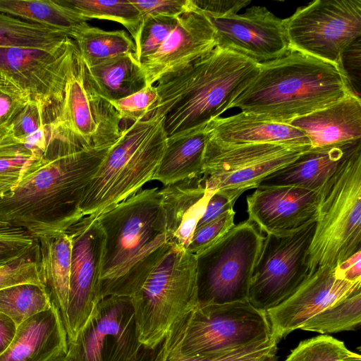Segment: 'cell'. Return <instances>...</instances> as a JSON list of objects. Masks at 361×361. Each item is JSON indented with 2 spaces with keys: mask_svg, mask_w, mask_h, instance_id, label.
<instances>
[{
  "mask_svg": "<svg viewBox=\"0 0 361 361\" xmlns=\"http://www.w3.org/2000/svg\"><path fill=\"white\" fill-rule=\"evenodd\" d=\"M110 147L50 140L26 166L15 189L0 197V221L37 240L65 233L85 216L81 205L86 189Z\"/></svg>",
  "mask_w": 361,
  "mask_h": 361,
  "instance_id": "obj_1",
  "label": "cell"
},
{
  "mask_svg": "<svg viewBox=\"0 0 361 361\" xmlns=\"http://www.w3.org/2000/svg\"><path fill=\"white\" fill-rule=\"evenodd\" d=\"M259 64L216 47L156 82L158 99L150 110L164 116L168 137L205 128L229 109L256 77Z\"/></svg>",
  "mask_w": 361,
  "mask_h": 361,
  "instance_id": "obj_2",
  "label": "cell"
},
{
  "mask_svg": "<svg viewBox=\"0 0 361 361\" xmlns=\"http://www.w3.org/2000/svg\"><path fill=\"white\" fill-rule=\"evenodd\" d=\"M97 217L104 233L100 299L130 297L170 243L159 189H142Z\"/></svg>",
  "mask_w": 361,
  "mask_h": 361,
  "instance_id": "obj_3",
  "label": "cell"
},
{
  "mask_svg": "<svg viewBox=\"0 0 361 361\" xmlns=\"http://www.w3.org/2000/svg\"><path fill=\"white\" fill-rule=\"evenodd\" d=\"M349 92L348 82L336 66L290 49L281 58L260 63L256 77L229 109L238 108L258 119L288 124Z\"/></svg>",
  "mask_w": 361,
  "mask_h": 361,
  "instance_id": "obj_4",
  "label": "cell"
},
{
  "mask_svg": "<svg viewBox=\"0 0 361 361\" xmlns=\"http://www.w3.org/2000/svg\"><path fill=\"white\" fill-rule=\"evenodd\" d=\"M167 138L159 114L123 128L86 189L81 205L84 216H98L153 180Z\"/></svg>",
  "mask_w": 361,
  "mask_h": 361,
  "instance_id": "obj_5",
  "label": "cell"
},
{
  "mask_svg": "<svg viewBox=\"0 0 361 361\" xmlns=\"http://www.w3.org/2000/svg\"><path fill=\"white\" fill-rule=\"evenodd\" d=\"M130 298L140 341L144 347L153 348L198 303L196 256L169 243Z\"/></svg>",
  "mask_w": 361,
  "mask_h": 361,
  "instance_id": "obj_6",
  "label": "cell"
},
{
  "mask_svg": "<svg viewBox=\"0 0 361 361\" xmlns=\"http://www.w3.org/2000/svg\"><path fill=\"white\" fill-rule=\"evenodd\" d=\"M361 250V147L318 190L316 226L307 256L308 275L334 269Z\"/></svg>",
  "mask_w": 361,
  "mask_h": 361,
  "instance_id": "obj_7",
  "label": "cell"
},
{
  "mask_svg": "<svg viewBox=\"0 0 361 361\" xmlns=\"http://www.w3.org/2000/svg\"><path fill=\"white\" fill-rule=\"evenodd\" d=\"M271 337L267 312L248 301L201 304L166 336V355L179 357L226 354Z\"/></svg>",
  "mask_w": 361,
  "mask_h": 361,
  "instance_id": "obj_8",
  "label": "cell"
},
{
  "mask_svg": "<svg viewBox=\"0 0 361 361\" xmlns=\"http://www.w3.org/2000/svg\"><path fill=\"white\" fill-rule=\"evenodd\" d=\"M121 123L114 107L92 85L77 48L62 98L47 123L49 140L82 148L107 147L121 137Z\"/></svg>",
  "mask_w": 361,
  "mask_h": 361,
  "instance_id": "obj_9",
  "label": "cell"
},
{
  "mask_svg": "<svg viewBox=\"0 0 361 361\" xmlns=\"http://www.w3.org/2000/svg\"><path fill=\"white\" fill-rule=\"evenodd\" d=\"M264 236L245 220L197 255L198 303L248 301Z\"/></svg>",
  "mask_w": 361,
  "mask_h": 361,
  "instance_id": "obj_10",
  "label": "cell"
},
{
  "mask_svg": "<svg viewBox=\"0 0 361 361\" xmlns=\"http://www.w3.org/2000/svg\"><path fill=\"white\" fill-rule=\"evenodd\" d=\"M284 20L290 49L338 68L344 50L361 38V0H316Z\"/></svg>",
  "mask_w": 361,
  "mask_h": 361,
  "instance_id": "obj_11",
  "label": "cell"
},
{
  "mask_svg": "<svg viewBox=\"0 0 361 361\" xmlns=\"http://www.w3.org/2000/svg\"><path fill=\"white\" fill-rule=\"evenodd\" d=\"M312 147L279 144H233L209 137L202 173L205 187L214 191L257 188L274 172Z\"/></svg>",
  "mask_w": 361,
  "mask_h": 361,
  "instance_id": "obj_12",
  "label": "cell"
},
{
  "mask_svg": "<svg viewBox=\"0 0 361 361\" xmlns=\"http://www.w3.org/2000/svg\"><path fill=\"white\" fill-rule=\"evenodd\" d=\"M312 221L286 234H267L250 287L248 302L267 312L290 297L308 275Z\"/></svg>",
  "mask_w": 361,
  "mask_h": 361,
  "instance_id": "obj_13",
  "label": "cell"
},
{
  "mask_svg": "<svg viewBox=\"0 0 361 361\" xmlns=\"http://www.w3.org/2000/svg\"><path fill=\"white\" fill-rule=\"evenodd\" d=\"M140 341L130 297L102 298L75 338L68 342V361H135Z\"/></svg>",
  "mask_w": 361,
  "mask_h": 361,
  "instance_id": "obj_14",
  "label": "cell"
},
{
  "mask_svg": "<svg viewBox=\"0 0 361 361\" xmlns=\"http://www.w3.org/2000/svg\"><path fill=\"white\" fill-rule=\"evenodd\" d=\"M77 46L69 37L49 48L0 47V75L25 90L53 116Z\"/></svg>",
  "mask_w": 361,
  "mask_h": 361,
  "instance_id": "obj_15",
  "label": "cell"
},
{
  "mask_svg": "<svg viewBox=\"0 0 361 361\" xmlns=\"http://www.w3.org/2000/svg\"><path fill=\"white\" fill-rule=\"evenodd\" d=\"M72 241L65 329L73 341L100 301L104 233L97 217L85 216L66 231Z\"/></svg>",
  "mask_w": 361,
  "mask_h": 361,
  "instance_id": "obj_16",
  "label": "cell"
},
{
  "mask_svg": "<svg viewBox=\"0 0 361 361\" xmlns=\"http://www.w3.org/2000/svg\"><path fill=\"white\" fill-rule=\"evenodd\" d=\"M208 17L215 30L217 47L258 64L281 58L290 50L285 20L264 6H251L242 14Z\"/></svg>",
  "mask_w": 361,
  "mask_h": 361,
  "instance_id": "obj_17",
  "label": "cell"
},
{
  "mask_svg": "<svg viewBox=\"0 0 361 361\" xmlns=\"http://www.w3.org/2000/svg\"><path fill=\"white\" fill-rule=\"evenodd\" d=\"M361 286L337 279L334 269L322 267L307 275L286 300L267 311L271 336L279 343L311 317L350 294Z\"/></svg>",
  "mask_w": 361,
  "mask_h": 361,
  "instance_id": "obj_18",
  "label": "cell"
},
{
  "mask_svg": "<svg viewBox=\"0 0 361 361\" xmlns=\"http://www.w3.org/2000/svg\"><path fill=\"white\" fill-rule=\"evenodd\" d=\"M216 47L212 23L192 0L191 7L179 16L177 25L159 49L141 63L146 85L183 68Z\"/></svg>",
  "mask_w": 361,
  "mask_h": 361,
  "instance_id": "obj_19",
  "label": "cell"
},
{
  "mask_svg": "<svg viewBox=\"0 0 361 361\" xmlns=\"http://www.w3.org/2000/svg\"><path fill=\"white\" fill-rule=\"evenodd\" d=\"M318 190L293 186H259L247 197V220L267 234L294 232L316 221Z\"/></svg>",
  "mask_w": 361,
  "mask_h": 361,
  "instance_id": "obj_20",
  "label": "cell"
},
{
  "mask_svg": "<svg viewBox=\"0 0 361 361\" xmlns=\"http://www.w3.org/2000/svg\"><path fill=\"white\" fill-rule=\"evenodd\" d=\"M159 192L169 242L187 249L216 191L205 187L201 176L164 186Z\"/></svg>",
  "mask_w": 361,
  "mask_h": 361,
  "instance_id": "obj_21",
  "label": "cell"
},
{
  "mask_svg": "<svg viewBox=\"0 0 361 361\" xmlns=\"http://www.w3.org/2000/svg\"><path fill=\"white\" fill-rule=\"evenodd\" d=\"M68 337L58 310L52 305L18 326L0 361H51L66 355Z\"/></svg>",
  "mask_w": 361,
  "mask_h": 361,
  "instance_id": "obj_22",
  "label": "cell"
},
{
  "mask_svg": "<svg viewBox=\"0 0 361 361\" xmlns=\"http://www.w3.org/2000/svg\"><path fill=\"white\" fill-rule=\"evenodd\" d=\"M360 147L361 140H357L311 148L286 166L267 177L259 186H293L318 190Z\"/></svg>",
  "mask_w": 361,
  "mask_h": 361,
  "instance_id": "obj_23",
  "label": "cell"
},
{
  "mask_svg": "<svg viewBox=\"0 0 361 361\" xmlns=\"http://www.w3.org/2000/svg\"><path fill=\"white\" fill-rule=\"evenodd\" d=\"M288 124L303 132L312 148L361 140V99L349 92L335 103Z\"/></svg>",
  "mask_w": 361,
  "mask_h": 361,
  "instance_id": "obj_24",
  "label": "cell"
},
{
  "mask_svg": "<svg viewBox=\"0 0 361 361\" xmlns=\"http://www.w3.org/2000/svg\"><path fill=\"white\" fill-rule=\"evenodd\" d=\"M204 129L209 137L228 143L311 147L307 136L299 129L287 123L258 119L243 112L216 118Z\"/></svg>",
  "mask_w": 361,
  "mask_h": 361,
  "instance_id": "obj_25",
  "label": "cell"
},
{
  "mask_svg": "<svg viewBox=\"0 0 361 361\" xmlns=\"http://www.w3.org/2000/svg\"><path fill=\"white\" fill-rule=\"evenodd\" d=\"M37 241L42 283L65 327L71 278V238L65 232L54 237L40 238Z\"/></svg>",
  "mask_w": 361,
  "mask_h": 361,
  "instance_id": "obj_26",
  "label": "cell"
},
{
  "mask_svg": "<svg viewBox=\"0 0 361 361\" xmlns=\"http://www.w3.org/2000/svg\"><path fill=\"white\" fill-rule=\"evenodd\" d=\"M208 134L204 128L168 137L153 180L164 186L202 176Z\"/></svg>",
  "mask_w": 361,
  "mask_h": 361,
  "instance_id": "obj_27",
  "label": "cell"
},
{
  "mask_svg": "<svg viewBox=\"0 0 361 361\" xmlns=\"http://www.w3.org/2000/svg\"><path fill=\"white\" fill-rule=\"evenodd\" d=\"M86 68L97 92L108 101L129 96L146 86L145 75L135 54L118 56L86 66Z\"/></svg>",
  "mask_w": 361,
  "mask_h": 361,
  "instance_id": "obj_28",
  "label": "cell"
},
{
  "mask_svg": "<svg viewBox=\"0 0 361 361\" xmlns=\"http://www.w3.org/2000/svg\"><path fill=\"white\" fill-rule=\"evenodd\" d=\"M0 12L71 33L88 20L57 0H0Z\"/></svg>",
  "mask_w": 361,
  "mask_h": 361,
  "instance_id": "obj_29",
  "label": "cell"
},
{
  "mask_svg": "<svg viewBox=\"0 0 361 361\" xmlns=\"http://www.w3.org/2000/svg\"><path fill=\"white\" fill-rule=\"evenodd\" d=\"M69 37L75 42L87 66L127 54H136L133 38L122 30L106 31L85 23L73 31Z\"/></svg>",
  "mask_w": 361,
  "mask_h": 361,
  "instance_id": "obj_30",
  "label": "cell"
},
{
  "mask_svg": "<svg viewBox=\"0 0 361 361\" xmlns=\"http://www.w3.org/2000/svg\"><path fill=\"white\" fill-rule=\"evenodd\" d=\"M87 20H109L123 25L131 34L137 47L142 25L140 11L130 0H57Z\"/></svg>",
  "mask_w": 361,
  "mask_h": 361,
  "instance_id": "obj_31",
  "label": "cell"
},
{
  "mask_svg": "<svg viewBox=\"0 0 361 361\" xmlns=\"http://www.w3.org/2000/svg\"><path fill=\"white\" fill-rule=\"evenodd\" d=\"M62 31L0 12V47H51L66 38Z\"/></svg>",
  "mask_w": 361,
  "mask_h": 361,
  "instance_id": "obj_32",
  "label": "cell"
},
{
  "mask_svg": "<svg viewBox=\"0 0 361 361\" xmlns=\"http://www.w3.org/2000/svg\"><path fill=\"white\" fill-rule=\"evenodd\" d=\"M361 323V286L311 317L300 329L320 334L355 330Z\"/></svg>",
  "mask_w": 361,
  "mask_h": 361,
  "instance_id": "obj_33",
  "label": "cell"
},
{
  "mask_svg": "<svg viewBox=\"0 0 361 361\" xmlns=\"http://www.w3.org/2000/svg\"><path fill=\"white\" fill-rule=\"evenodd\" d=\"M51 306L42 285L22 283L0 290V313L10 317L17 326Z\"/></svg>",
  "mask_w": 361,
  "mask_h": 361,
  "instance_id": "obj_34",
  "label": "cell"
},
{
  "mask_svg": "<svg viewBox=\"0 0 361 361\" xmlns=\"http://www.w3.org/2000/svg\"><path fill=\"white\" fill-rule=\"evenodd\" d=\"M42 153L17 140L10 131L0 138V197L15 189L26 166Z\"/></svg>",
  "mask_w": 361,
  "mask_h": 361,
  "instance_id": "obj_35",
  "label": "cell"
},
{
  "mask_svg": "<svg viewBox=\"0 0 361 361\" xmlns=\"http://www.w3.org/2000/svg\"><path fill=\"white\" fill-rule=\"evenodd\" d=\"M351 353L343 341L319 335L300 342L284 361H341Z\"/></svg>",
  "mask_w": 361,
  "mask_h": 361,
  "instance_id": "obj_36",
  "label": "cell"
},
{
  "mask_svg": "<svg viewBox=\"0 0 361 361\" xmlns=\"http://www.w3.org/2000/svg\"><path fill=\"white\" fill-rule=\"evenodd\" d=\"M46 108L40 102L31 99L14 120L10 132L23 143L28 140L43 141L48 137V118Z\"/></svg>",
  "mask_w": 361,
  "mask_h": 361,
  "instance_id": "obj_37",
  "label": "cell"
},
{
  "mask_svg": "<svg viewBox=\"0 0 361 361\" xmlns=\"http://www.w3.org/2000/svg\"><path fill=\"white\" fill-rule=\"evenodd\" d=\"M178 18L159 16L143 20L136 47V57L140 63L159 49L177 25Z\"/></svg>",
  "mask_w": 361,
  "mask_h": 361,
  "instance_id": "obj_38",
  "label": "cell"
},
{
  "mask_svg": "<svg viewBox=\"0 0 361 361\" xmlns=\"http://www.w3.org/2000/svg\"><path fill=\"white\" fill-rule=\"evenodd\" d=\"M37 239L25 230L0 221V266L38 250Z\"/></svg>",
  "mask_w": 361,
  "mask_h": 361,
  "instance_id": "obj_39",
  "label": "cell"
},
{
  "mask_svg": "<svg viewBox=\"0 0 361 361\" xmlns=\"http://www.w3.org/2000/svg\"><path fill=\"white\" fill-rule=\"evenodd\" d=\"M30 100L25 90L0 75V138L8 133L14 120Z\"/></svg>",
  "mask_w": 361,
  "mask_h": 361,
  "instance_id": "obj_40",
  "label": "cell"
},
{
  "mask_svg": "<svg viewBox=\"0 0 361 361\" xmlns=\"http://www.w3.org/2000/svg\"><path fill=\"white\" fill-rule=\"evenodd\" d=\"M277 344L278 342L271 336L226 354L193 357L166 355L165 361H274Z\"/></svg>",
  "mask_w": 361,
  "mask_h": 361,
  "instance_id": "obj_41",
  "label": "cell"
},
{
  "mask_svg": "<svg viewBox=\"0 0 361 361\" xmlns=\"http://www.w3.org/2000/svg\"><path fill=\"white\" fill-rule=\"evenodd\" d=\"M158 99L155 85L144 88L129 96L109 101L118 114L121 121H130L131 124L150 117V110Z\"/></svg>",
  "mask_w": 361,
  "mask_h": 361,
  "instance_id": "obj_42",
  "label": "cell"
},
{
  "mask_svg": "<svg viewBox=\"0 0 361 361\" xmlns=\"http://www.w3.org/2000/svg\"><path fill=\"white\" fill-rule=\"evenodd\" d=\"M234 216L235 212L231 209L197 227L186 250L197 257L214 245L234 227Z\"/></svg>",
  "mask_w": 361,
  "mask_h": 361,
  "instance_id": "obj_43",
  "label": "cell"
},
{
  "mask_svg": "<svg viewBox=\"0 0 361 361\" xmlns=\"http://www.w3.org/2000/svg\"><path fill=\"white\" fill-rule=\"evenodd\" d=\"M22 283L43 286L38 266V250L31 255L0 266V290Z\"/></svg>",
  "mask_w": 361,
  "mask_h": 361,
  "instance_id": "obj_44",
  "label": "cell"
},
{
  "mask_svg": "<svg viewBox=\"0 0 361 361\" xmlns=\"http://www.w3.org/2000/svg\"><path fill=\"white\" fill-rule=\"evenodd\" d=\"M140 11L142 21L149 16L178 18L192 6V0H130Z\"/></svg>",
  "mask_w": 361,
  "mask_h": 361,
  "instance_id": "obj_45",
  "label": "cell"
},
{
  "mask_svg": "<svg viewBox=\"0 0 361 361\" xmlns=\"http://www.w3.org/2000/svg\"><path fill=\"white\" fill-rule=\"evenodd\" d=\"M360 38L355 41L342 53L338 68L345 76L350 92L360 98L355 87V83L360 86Z\"/></svg>",
  "mask_w": 361,
  "mask_h": 361,
  "instance_id": "obj_46",
  "label": "cell"
},
{
  "mask_svg": "<svg viewBox=\"0 0 361 361\" xmlns=\"http://www.w3.org/2000/svg\"><path fill=\"white\" fill-rule=\"evenodd\" d=\"M243 192L237 190L216 191L209 199L206 209L197 226L209 223L225 212L233 209L234 204Z\"/></svg>",
  "mask_w": 361,
  "mask_h": 361,
  "instance_id": "obj_47",
  "label": "cell"
},
{
  "mask_svg": "<svg viewBox=\"0 0 361 361\" xmlns=\"http://www.w3.org/2000/svg\"><path fill=\"white\" fill-rule=\"evenodd\" d=\"M195 5L206 15L221 17L238 13L251 1L247 0H193Z\"/></svg>",
  "mask_w": 361,
  "mask_h": 361,
  "instance_id": "obj_48",
  "label": "cell"
},
{
  "mask_svg": "<svg viewBox=\"0 0 361 361\" xmlns=\"http://www.w3.org/2000/svg\"><path fill=\"white\" fill-rule=\"evenodd\" d=\"M334 271L337 279L351 283L361 282V250L337 265Z\"/></svg>",
  "mask_w": 361,
  "mask_h": 361,
  "instance_id": "obj_49",
  "label": "cell"
},
{
  "mask_svg": "<svg viewBox=\"0 0 361 361\" xmlns=\"http://www.w3.org/2000/svg\"><path fill=\"white\" fill-rule=\"evenodd\" d=\"M18 326L8 316L0 313V355L9 347L17 331Z\"/></svg>",
  "mask_w": 361,
  "mask_h": 361,
  "instance_id": "obj_50",
  "label": "cell"
},
{
  "mask_svg": "<svg viewBox=\"0 0 361 361\" xmlns=\"http://www.w3.org/2000/svg\"><path fill=\"white\" fill-rule=\"evenodd\" d=\"M166 346L165 339L153 348L143 347L135 361H165Z\"/></svg>",
  "mask_w": 361,
  "mask_h": 361,
  "instance_id": "obj_51",
  "label": "cell"
},
{
  "mask_svg": "<svg viewBox=\"0 0 361 361\" xmlns=\"http://www.w3.org/2000/svg\"><path fill=\"white\" fill-rule=\"evenodd\" d=\"M341 361H361V356L359 354L352 352V353L345 357Z\"/></svg>",
  "mask_w": 361,
  "mask_h": 361,
  "instance_id": "obj_52",
  "label": "cell"
},
{
  "mask_svg": "<svg viewBox=\"0 0 361 361\" xmlns=\"http://www.w3.org/2000/svg\"><path fill=\"white\" fill-rule=\"evenodd\" d=\"M66 355H60L51 361H68L66 357Z\"/></svg>",
  "mask_w": 361,
  "mask_h": 361,
  "instance_id": "obj_53",
  "label": "cell"
},
{
  "mask_svg": "<svg viewBox=\"0 0 361 361\" xmlns=\"http://www.w3.org/2000/svg\"><path fill=\"white\" fill-rule=\"evenodd\" d=\"M274 361H276V360H274Z\"/></svg>",
  "mask_w": 361,
  "mask_h": 361,
  "instance_id": "obj_54",
  "label": "cell"
}]
</instances>
